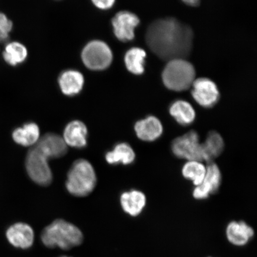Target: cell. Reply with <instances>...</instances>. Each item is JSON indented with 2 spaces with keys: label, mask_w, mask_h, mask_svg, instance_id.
Instances as JSON below:
<instances>
[{
  "label": "cell",
  "mask_w": 257,
  "mask_h": 257,
  "mask_svg": "<svg viewBox=\"0 0 257 257\" xmlns=\"http://www.w3.org/2000/svg\"><path fill=\"white\" fill-rule=\"evenodd\" d=\"M96 176L94 168L88 161L79 159L74 162L67 173L66 188L75 197L88 196L94 191Z\"/></svg>",
  "instance_id": "3"
},
{
  "label": "cell",
  "mask_w": 257,
  "mask_h": 257,
  "mask_svg": "<svg viewBox=\"0 0 257 257\" xmlns=\"http://www.w3.org/2000/svg\"><path fill=\"white\" fill-rule=\"evenodd\" d=\"M221 182L219 168L213 162L208 163L206 175L201 184L195 186L192 193L193 197L198 200H205L218 191Z\"/></svg>",
  "instance_id": "10"
},
{
  "label": "cell",
  "mask_w": 257,
  "mask_h": 257,
  "mask_svg": "<svg viewBox=\"0 0 257 257\" xmlns=\"http://www.w3.org/2000/svg\"><path fill=\"white\" fill-rule=\"evenodd\" d=\"M224 143L222 137L216 131L210 132L202 143L203 162L210 163L223 152Z\"/></svg>",
  "instance_id": "19"
},
{
  "label": "cell",
  "mask_w": 257,
  "mask_h": 257,
  "mask_svg": "<svg viewBox=\"0 0 257 257\" xmlns=\"http://www.w3.org/2000/svg\"><path fill=\"white\" fill-rule=\"evenodd\" d=\"M147 204L146 195L143 192L131 190L124 192L120 197V204L125 213L136 217L142 213Z\"/></svg>",
  "instance_id": "17"
},
{
  "label": "cell",
  "mask_w": 257,
  "mask_h": 257,
  "mask_svg": "<svg viewBox=\"0 0 257 257\" xmlns=\"http://www.w3.org/2000/svg\"><path fill=\"white\" fill-rule=\"evenodd\" d=\"M135 132L140 140L145 142H153L162 137L163 126L162 121L154 115H149L138 121L134 126Z\"/></svg>",
  "instance_id": "12"
},
{
  "label": "cell",
  "mask_w": 257,
  "mask_h": 257,
  "mask_svg": "<svg viewBox=\"0 0 257 257\" xmlns=\"http://www.w3.org/2000/svg\"><path fill=\"white\" fill-rule=\"evenodd\" d=\"M62 257H68V256H62Z\"/></svg>",
  "instance_id": "27"
},
{
  "label": "cell",
  "mask_w": 257,
  "mask_h": 257,
  "mask_svg": "<svg viewBox=\"0 0 257 257\" xmlns=\"http://www.w3.org/2000/svg\"><path fill=\"white\" fill-rule=\"evenodd\" d=\"M10 243L16 248L23 249L30 248L34 242V232L30 225L17 223L12 225L6 232Z\"/></svg>",
  "instance_id": "11"
},
{
  "label": "cell",
  "mask_w": 257,
  "mask_h": 257,
  "mask_svg": "<svg viewBox=\"0 0 257 257\" xmlns=\"http://www.w3.org/2000/svg\"><path fill=\"white\" fill-rule=\"evenodd\" d=\"M136 153L127 143L118 144L111 152L105 155V160L110 165H117L121 163L124 165H131L136 160Z\"/></svg>",
  "instance_id": "21"
},
{
  "label": "cell",
  "mask_w": 257,
  "mask_h": 257,
  "mask_svg": "<svg viewBox=\"0 0 257 257\" xmlns=\"http://www.w3.org/2000/svg\"><path fill=\"white\" fill-rule=\"evenodd\" d=\"M87 127L82 121L73 120L64 128L63 138L67 146L81 149L87 144Z\"/></svg>",
  "instance_id": "15"
},
{
  "label": "cell",
  "mask_w": 257,
  "mask_h": 257,
  "mask_svg": "<svg viewBox=\"0 0 257 257\" xmlns=\"http://www.w3.org/2000/svg\"><path fill=\"white\" fill-rule=\"evenodd\" d=\"M12 30V22L5 14L0 12V43H6L9 40Z\"/></svg>",
  "instance_id": "25"
},
{
  "label": "cell",
  "mask_w": 257,
  "mask_h": 257,
  "mask_svg": "<svg viewBox=\"0 0 257 257\" xmlns=\"http://www.w3.org/2000/svg\"><path fill=\"white\" fill-rule=\"evenodd\" d=\"M40 128L35 123L25 124L23 127L16 128L12 134L15 142L24 147L34 146L40 140Z\"/></svg>",
  "instance_id": "20"
},
{
  "label": "cell",
  "mask_w": 257,
  "mask_h": 257,
  "mask_svg": "<svg viewBox=\"0 0 257 257\" xmlns=\"http://www.w3.org/2000/svg\"><path fill=\"white\" fill-rule=\"evenodd\" d=\"M91 2L96 8L107 11L113 7L115 0H91Z\"/></svg>",
  "instance_id": "26"
},
{
  "label": "cell",
  "mask_w": 257,
  "mask_h": 257,
  "mask_svg": "<svg viewBox=\"0 0 257 257\" xmlns=\"http://www.w3.org/2000/svg\"><path fill=\"white\" fill-rule=\"evenodd\" d=\"M191 94L194 100L204 108L213 107L220 98L216 83L207 78L195 79L192 85Z\"/></svg>",
  "instance_id": "8"
},
{
  "label": "cell",
  "mask_w": 257,
  "mask_h": 257,
  "mask_svg": "<svg viewBox=\"0 0 257 257\" xmlns=\"http://www.w3.org/2000/svg\"><path fill=\"white\" fill-rule=\"evenodd\" d=\"M172 151L179 159L203 162L202 143L195 131L189 132L184 136L176 138L172 142Z\"/></svg>",
  "instance_id": "7"
},
{
  "label": "cell",
  "mask_w": 257,
  "mask_h": 257,
  "mask_svg": "<svg viewBox=\"0 0 257 257\" xmlns=\"http://www.w3.org/2000/svg\"><path fill=\"white\" fill-rule=\"evenodd\" d=\"M82 60L90 70H103L112 63V51L104 41L93 40L86 45L82 51Z\"/></svg>",
  "instance_id": "6"
},
{
  "label": "cell",
  "mask_w": 257,
  "mask_h": 257,
  "mask_svg": "<svg viewBox=\"0 0 257 257\" xmlns=\"http://www.w3.org/2000/svg\"><path fill=\"white\" fill-rule=\"evenodd\" d=\"M146 56V52L142 48L134 47L128 50L124 56L125 65L128 71L136 75L143 74Z\"/></svg>",
  "instance_id": "23"
},
{
  "label": "cell",
  "mask_w": 257,
  "mask_h": 257,
  "mask_svg": "<svg viewBox=\"0 0 257 257\" xmlns=\"http://www.w3.org/2000/svg\"><path fill=\"white\" fill-rule=\"evenodd\" d=\"M193 32L173 18L156 21L148 28L146 41L153 52L163 60L184 59L190 53Z\"/></svg>",
  "instance_id": "1"
},
{
  "label": "cell",
  "mask_w": 257,
  "mask_h": 257,
  "mask_svg": "<svg viewBox=\"0 0 257 257\" xmlns=\"http://www.w3.org/2000/svg\"><path fill=\"white\" fill-rule=\"evenodd\" d=\"M35 145L49 159L60 158L66 155L67 152V146L63 138L56 134L44 135Z\"/></svg>",
  "instance_id": "13"
},
{
  "label": "cell",
  "mask_w": 257,
  "mask_h": 257,
  "mask_svg": "<svg viewBox=\"0 0 257 257\" xmlns=\"http://www.w3.org/2000/svg\"><path fill=\"white\" fill-rule=\"evenodd\" d=\"M41 239L47 248L58 247L69 250L81 245L83 234L75 225L63 219H57L44 228Z\"/></svg>",
  "instance_id": "2"
},
{
  "label": "cell",
  "mask_w": 257,
  "mask_h": 257,
  "mask_svg": "<svg viewBox=\"0 0 257 257\" xmlns=\"http://www.w3.org/2000/svg\"><path fill=\"white\" fill-rule=\"evenodd\" d=\"M169 112L177 123L182 126L191 124L196 118V112L192 105L182 99L175 101L170 105Z\"/></svg>",
  "instance_id": "18"
},
{
  "label": "cell",
  "mask_w": 257,
  "mask_h": 257,
  "mask_svg": "<svg viewBox=\"0 0 257 257\" xmlns=\"http://www.w3.org/2000/svg\"><path fill=\"white\" fill-rule=\"evenodd\" d=\"M84 77L78 70H67L61 74L59 85L61 91L67 96L79 94L84 85Z\"/></svg>",
  "instance_id": "16"
},
{
  "label": "cell",
  "mask_w": 257,
  "mask_h": 257,
  "mask_svg": "<svg viewBox=\"0 0 257 257\" xmlns=\"http://www.w3.org/2000/svg\"><path fill=\"white\" fill-rule=\"evenodd\" d=\"M115 37L122 42L133 40L135 30L140 24V19L136 15L127 11L117 13L111 21Z\"/></svg>",
  "instance_id": "9"
},
{
  "label": "cell",
  "mask_w": 257,
  "mask_h": 257,
  "mask_svg": "<svg viewBox=\"0 0 257 257\" xmlns=\"http://www.w3.org/2000/svg\"><path fill=\"white\" fill-rule=\"evenodd\" d=\"M195 78L194 67L185 59L168 61L162 73L163 81L166 88L177 92L190 88Z\"/></svg>",
  "instance_id": "4"
},
{
  "label": "cell",
  "mask_w": 257,
  "mask_h": 257,
  "mask_svg": "<svg viewBox=\"0 0 257 257\" xmlns=\"http://www.w3.org/2000/svg\"><path fill=\"white\" fill-rule=\"evenodd\" d=\"M3 57L9 65L16 66L23 63L27 59L28 50L24 44L19 42H11L6 44Z\"/></svg>",
  "instance_id": "22"
},
{
  "label": "cell",
  "mask_w": 257,
  "mask_h": 257,
  "mask_svg": "<svg viewBox=\"0 0 257 257\" xmlns=\"http://www.w3.org/2000/svg\"><path fill=\"white\" fill-rule=\"evenodd\" d=\"M229 242L237 246L246 245L254 235L252 228L244 221H233L228 224L226 230Z\"/></svg>",
  "instance_id": "14"
},
{
  "label": "cell",
  "mask_w": 257,
  "mask_h": 257,
  "mask_svg": "<svg viewBox=\"0 0 257 257\" xmlns=\"http://www.w3.org/2000/svg\"><path fill=\"white\" fill-rule=\"evenodd\" d=\"M49 159L35 145L28 153L26 168L29 176L38 185L48 186L52 182L53 174L48 163Z\"/></svg>",
  "instance_id": "5"
},
{
  "label": "cell",
  "mask_w": 257,
  "mask_h": 257,
  "mask_svg": "<svg viewBox=\"0 0 257 257\" xmlns=\"http://www.w3.org/2000/svg\"><path fill=\"white\" fill-rule=\"evenodd\" d=\"M207 166L200 161H187L182 169L183 176L192 182L195 186L200 185L205 178Z\"/></svg>",
  "instance_id": "24"
}]
</instances>
